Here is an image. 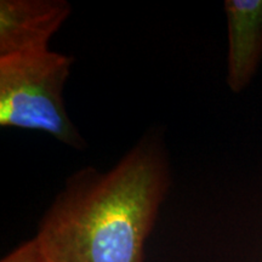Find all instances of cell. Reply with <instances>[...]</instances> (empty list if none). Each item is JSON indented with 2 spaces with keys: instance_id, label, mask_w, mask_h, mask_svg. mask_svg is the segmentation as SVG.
Segmentation results:
<instances>
[{
  "instance_id": "cell-1",
  "label": "cell",
  "mask_w": 262,
  "mask_h": 262,
  "mask_svg": "<svg viewBox=\"0 0 262 262\" xmlns=\"http://www.w3.org/2000/svg\"><path fill=\"white\" fill-rule=\"evenodd\" d=\"M170 185V163L148 134L110 171L80 169L66 181L32 238L41 262H143Z\"/></svg>"
},
{
  "instance_id": "cell-2",
  "label": "cell",
  "mask_w": 262,
  "mask_h": 262,
  "mask_svg": "<svg viewBox=\"0 0 262 262\" xmlns=\"http://www.w3.org/2000/svg\"><path fill=\"white\" fill-rule=\"evenodd\" d=\"M72 64L73 57L50 50L0 57V125L42 131L84 149L63 100Z\"/></svg>"
},
{
  "instance_id": "cell-3",
  "label": "cell",
  "mask_w": 262,
  "mask_h": 262,
  "mask_svg": "<svg viewBox=\"0 0 262 262\" xmlns=\"http://www.w3.org/2000/svg\"><path fill=\"white\" fill-rule=\"evenodd\" d=\"M71 11L66 0H2L0 57L49 50V40Z\"/></svg>"
},
{
  "instance_id": "cell-4",
  "label": "cell",
  "mask_w": 262,
  "mask_h": 262,
  "mask_svg": "<svg viewBox=\"0 0 262 262\" xmlns=\"http://www.w3.org/2000/svg\"><path fill=\"white\" fill-rule=\"evenodd\" d=\"M228 55L227 85L242 93L256 74L262 58V0H226Z\"/></svg>"
},
{
  "instance_id": "cell-5",
  "label": "cell",
  "mask_w": 262,
  "mask_h": 262,
  "mask_svg": "<svg viewBox=\"0 0 262 262\" xmlns=\"http://www.w3.org/2000/svg\"><path fill=\"white\" fill-rule=\"evenodd\" d=\"M2 262H41V258L33 241L29 239L6 255Z\"/></svg>"
}]
</instances>
